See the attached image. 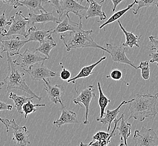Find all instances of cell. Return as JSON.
I'll list each match as a JSON object with an SVG mask.
<instances>
[{
	"label": "cell",
	"mask_w": 158,
	"mask_h": 146,
	"mask_svg": "<svg viewBox=\"0 0 158 146\" xmlns=\"http://www.w3.org/2000/svg\"><path fill=\"white\" fill-rule=\"evenodd\" d=\"M158 99V92L155 95L151 94H137L135 98L130 103L131 115L128 119L129 120L133 118L142 122L146 118L150 116L155 117L158 115L156 103Z\"/></svg>",
	"instance_id": "6da1fadb"
},
{
	"label": "cell",
	"mask_w": 158,
	"mask_h": 146,
	"mask_svg": "<svg viewBox=\"0 0 158 146\" xmlns=\"http://www.w3.org/2000/svg\"><path fill=\"white\" fill-rule=\"evenodd\" d=\"M93 30H85L83 26H81L76 32H70L69 33L60 35V39L63 42L67 51L81 48H95L101 49L106 52V48L98 45L92 37Z\"/></svg>",
	"instance_id": "7a4b0ae2"
},
{
	"label": "cell",
	"mask_w": 158,
	"mask_h": 146,
	"mask_svg": "<svg viewBox=\"0 0 158 146\" xmlns=\"http://www.w3.org/2000/svg\"><path fill=\"white\" fill-rule=\"evenodd\" d=\"M7 61L8 64V70L6 76L3 80L5 84H6L7 91L12 89H20L27 92L29 95L35 97V99H37L39 101L42 100L41 97L33 92L27 84L24 78L25 74L18 69L17 66L14 64L12 57L7 54Z\"/></svg>",
	"instance_id": "3957f363"
},
{
	"label": "cell",
	"mask_w": 158,
	"mask_h": 146,
	"mask_svg": "<svg viewBox=\"0 0 158 146\" xmlns=\"http://www.w3.org/2000/svg\"><path fill=\"white\" fill-rule=\"evenodd\" d=\"M12 22L10 27L7 32L2 35L3 37H9L11 35H22L24 38L28 37V27L29 18L23 15V11H19L15 13L10 19Z\"/></svg>",
	"instance_id": "277c9868"
},
{
	"label": "cell",
	"mask_w": 158,
	"mask_h": 146,
	"mask_svg": "<svg viewBox=\"0 0 158 146\" xmlns=\"http://www.w3.org/2000/svg\"><path fill=\"white\" fill-rule=\"evenodd\" d=\"M136 146H158V137L153 129L142 126L140 130H136L133 135Z\"/></svg>",
	"instance_id": "5b68a950"
},
{
	"label": "cell",
	"mask_w": 158,
	"mask_h": 146,
	"mask_svg": "<svg viewBox=\"0 0 158 146\" xmlns=\"http://www.w3.org/2000/svg\"><path fill=\"white\" fill-rule=\"evenodd\" d=\"M77 96L76 99H73V102L76 105H79L82 106L81 104L84 105L85 108V120L83 121V124H89V105L93 98L96 97L95 86L89 85L85 88L83 89L81 92H78L75 88Z\"/></svg>",
	"instance_id": "8992f818"
},
{
	"label": "cell",
	"mask_w": 158,
	"mask_h": 146,
	"mask_svg": "<svg viewBox=\"0 0 158 146\" xmlns=\"http://www.w3.org/2000/svg\"><path fill=\"white\" fill-rule=\"evenodd\" d=\"M87 9L88 7L83 6L76 0H60L59 19L60 22L64 16H69V14L71 13L78 16L80 20L82 19L83 16L81 13Z\"/></svg>",
	"instance_id": "52a82bcc"
},
{
	"label": "cell",
	"mask_w": 158,
	"mask_h": 146,
	"mask_svg": "<svg viewBox=\"0 0 158 146\" xmlns=\"http://www.w3.org/2000/svg\"><path fill=\"white\" fill-rule=\"evenodd\" d=\"M44 63V61L38 62L32 65L28 69H24V70L28 74L32 80L35 81H40L44 79L59 76L56 72L46 67Z\"/></svg>",
	"instance_id": "ba28073f"
},
{
	"label": "cell",
	"mask_w": 158,
	"mask_h": 146,
	"mask_svg": "<svg viewBox=\"0 0 158 146\" xmlns=\"http://www.w3.org/2000/svg\"><path fill=\"white\" fill-rule=\"evenodd\" d=\"M46 60H48V57L40 55L35 50L33 51L26 49L23 54H20L18 58L13 61L16 66L22 67L24 70L28 69L32 65L37 63Z\"/></svg>",
	"instance_id": "9c48e42d"
},
{
	"label": "cell",
	"mask_w": 158,
	"mask_h": 146,
	"mask_svg": "<svg viewBox=\"0 0 158 146\" xmlns=\"http://www.w3.org/2000/svg\"><path fill=\"white\" fill-rule=\"evenodd\" d=\"M106 50L108 54L110 55L113 61L115 63L119 64H124L128 65L133 68L138 69L137 67L133 64L126 55V48L122 45L120 46H115L109 43L106 44Z\"/></svg>",
	"instance_id": "30bf717a"
},
{
	"label": "cell",
	"mask_w": 158,
	"mask_h": 146,
	"mask_svg": "<svg viewBox=\"0 0 158 146\" xmlns=\"http://www.w3.org/2000/svg\"><path fill=\"white\" fill-rule=\"evenodd\" d=\"M9 128L13 130L12 140L18 146H25L30 144L29 139V131L25 126L20 127L16 123L15 119L10 120Z\"/></svg>",
	"instance_id": "8fae6325"
},
{
	"label": "cell",
	"mask_w": 158,
	"mask_h": 146,
	"mask_svg": "<svg viewBox=\"0 0 158 146\" xmlns=\"http://www.w3.org/2000/svg\"><path fill=\"white\" fill-rule=\"evenodd\" d=\"M43 80L44 82V89L47 92L51 101L55 104L59 103L61 105V108L64 107L65 106L62 99V94L64 91L63 87L60 84L51 86L49 79H44Z\"/></svg>",
	"instance_id": "7c38bea8"
},
{
	"label": "cell",
	"mask_w": 158,
	"mask_h": 146,
	"mask_svg": "<svg viewBox=\"0 0 158 146\" xmlns=\"http://www.w3.org/2000/svg\"><path fill=\"white\" fill-rule=\"evenodd\" d=\"M26 40H21L19 37H14L7 40L2 41V52H6L11 57L20 54L22 48L27 43Z\"/></svg>",
	"instance_id": "4fadbf2b"
},
{
	"label": "cell",
	"mask_w": 158,
	"mask_h": 146,
	"mask_svg": "<svg viewBox=\"0 0 158 146\" xmlns=\"http://www.w3.org/2000/svg\"><path fill=\"white\" fill-rule=\"evenodd\" d=\"M63 20H61L55 28L52 30V34H63L65 32H76L83 26L82 19L80 20V22H74L70 20L69 16H65Z\"/></svg>",
	"instance_id": "5bb4252c"
},
{
	"label": "cell",
	"mask_w": 158,
	"mask_h": 146,
	"mask_svg": "<svg viewBox=\"0 0 158 146\" xmlns=\"http://www.w3.org/2000/svg\"><path fill=\"white\" fill-rule=\"evenodd\" d=\"M86 1L89 3V7L84 14L85 19L99 17L100 22H102L103 20L106 19V15L102 10V5L98 3L96 0H87Z\"/></svg>",
	"instance_id": "9a60e30c"
},
{
	"label": "cell",
	"mask_w": 158,
	"mask_h": 146,
	"mask_svg": "<svg viewBox=\"0 0 158 146\" xmlns=\"http://www.w3.org/2000/svg\"><path fill=\"white\" fill-rule=\"evenodd\" d=\"M28 16L29 26H33L35 23H41L44 25L48 22H56L57 24L60 22L59 19L54 16L52 13L41 11L40 14L30 13Z\"/></svg>",
	"instance_id": "2e32d148"
},
{
	"label": "cell",
	"mask_w": 158,
	"mask_h": 146,
	"mask_svg": "<svg viewBox=\"0 0 158 146\" xmlns=\"http://www.w3.org/2000/svg\"><path fill=\"white\" fill-rule=\"evenodd\" d=\"M60 118L54 121L53 124L57 128H60L62 125L67 124H78L79 121L77 115L75 112L67 110L65 107H63Z\"/></svg>",
	"instance_id": "e0dca14e"
},
{
	"label": "cell",
	"mask_w": 158,
	"mask_h": 146,
	"mask_svg": "<svg viewBox=\"0 0 158 146\" xmlns=\"http://www.w3.org/2000/svg\"><path fill=\"white\" fill-rule=\"evenodd\" d=\"M132 100V99L131 100H128V101L124 100L115 109H114L113 110H108L105 113L104 115L102 118H100V119L96 118V120L98 122H100L103 125H108L107 132H109V131L110 130L111 123L114 120V119H115L117 118V116L118 115L119 112H120V108L123 105L130 103Z\"/></svg>",
	"instance_id": "ac0fdd59"
},
{
	"label": "cell",
	"mask_w": 158,
	"mask_h": 146,
	"mask_svg": "<svg viewBox=\"0 0 158 146\" xmlns=\"http://www.w3.org/2000/svg\"><path fill=\"white\" fill-rule=\"evenodd\" d=\"M53 29L48 30H45L43 29H38L35 26H32L28 29V39L26 40L27 42H38L41 43L45 38L51 35Z\"/></svg>",
	"instance_id": "d6986e66"
},
{
	"label": "cell",
	"mask_w": 158,
	"mask_h": 146,
	"mask_svg": "<svg viewBox=\"0 0 158 146\" xmlns=\"http://www.w3.org/2000/svg\"><path fill=\"white\" fill-rule=\"evenodd\" d=\"M119 127H117V130L119 131V134L120 137V143L119 146H128L127 140L131 134L132 125L128 123V121L124 120V114H122Z\"/></svg>",
	"instance_id": "ffe728a7"
},
{
	"label": "cell",
	"mask_w": 158,
	"mask_h": 146,
	"mask_svg": "<svg viewBox=\"0 0 158 146\" xmlns=\"http://www.w3.org/2000/svg\"><path fill=\"white\" fill-rule=\"evenodd\" d=\"M106 59V57L103 55V57H101V59L98 61L96 63L83 67L81 70H80L79 73L76 76L73 77L72 78H70L68 80L67 83H73V84H75L77 80L81 78H85L90 76L93 74V70L95 69V67L98 66V64H100L102 61L105 60Z\"/></svg>",
	"instance_id": "44dd1931"
},
{
	"label": "cell",
	"mask_w": 158,
	"mask_h": 146,
	"mask_svg": "<svg viewBox=\"0 0 158 146\" xmlns=\"http://www.w3.org/2000/svg\"><path fill=\"white\" fill-rule=\"evenodd\" d=\"M56 45L57 44L56 42L55 41L51 34L42 42L40 46L35 50V51L44 55V56L48 57V59H49L51 51L56 46Z\"/></svg>",
	"instance_id": "7402d4cb"
},
{
	"label": "cell",
	"mask_w": 158,
	"mask_h": 146,
	"mask_svg": "<svg viewBox=\"0 0 158 146\" xmlns=\"http://www.w3.org/2000/svg\"><path fill=\"white\" fill-rule=\"evenodd\" d=\"M20 2L23 6L27 7L31 13L38 14L41 11L47 13V11L43 7V3H47V0H20Z\"/></svg>",
	"instance_id": "603a6c76"
},
{
	"label": "cell",
	"mask_w": 158,
	"mask_h": 146,
	"mask_svg": "<svg viewBox=\"0 0 158 146\" xmlns=\"http://www.w3.org/2000/svg\"><path fill=\"white\" fill-rule=\"evenodd\" d=\"M118 22L121 30L123 31L124 35L126 36V42L123 43L122 44V46L126 47H129L131 48H132L134 46L139 47V39L141 37V35L140 37H139L135 35L132 32H128L123 26L122 23L119 20H118Z\"/></svg>",
	"instance_id": "cb8c5ba5"
},
{
	"label": "cell",
	"mask_w": 158,
	"mask_h": 146,
	"mask_svg": "<svg viewBox=\"0 0 158 146\" xmlns=\"http://www.w3.org/2000/svg\"><path fill=\"white\" fill-rule=\"evenodd\" d=\"M9 98L11 99L14 103V107L16 108V110L20 114H23V106L24 104L29 101L35 99V97H27L25 95H16L13 92H10L9 95Z\"/></svg>",
	"instance_id": "d4e9b609"
},
{
	"label": "cell",
	"mask_w": 158,
	"mask_h": 146,
	"mask_svg": "<svg viewBox=\"0 0 158 146\" xmlns=\"http://www.w3.org/2000/svg\"><path fill=\"white\" fill-rule=\"evenodd\" d=\"M137 0H134L133 3L129 5L127 7L126 9H124L121 10H119L118 11H117L116 13H114V14H113L111 16L110 18L109 19H108V20H106L104 24H102V25L100 26V27L98 28V29H101L102 28L104 29L105 26H108V25L110 24L111 23H113V22H115L116 21H118L119 19L123 16L126 13H127L131 9H132L133 7V6L135 4H137Z\"/></svg>",
	"instance_id": "484cf974"
},
{
	"label": "cell",
	"mask_w": 158,
	"mask_h": 146,
	"mask_svg": "<svg viewBox=\"0 0 158 146\" xmlns=\"http://www.w3.org/2000/svg\"><path fill=\"white\" fill-rule=\"evenodd\" d=\"M98 92H99V97H98V105L100 108V115L98 119L102 118L105 113V109L107 107L108 104L110 102V100L105 95L103 91L101 88L100 83L98 82Z\"/></svg>",
	"instance_id": "4316f807"
},
{
	"label": "cell",
	"mask_w": 158,
	"mask_h": 146,
	"mask_svg": "<svg viewBox=\"0 0 158 146\" xmlns=\"http://www.w3.org/2000/svg\"><path fill=\"white\" fill-rule=\"evenodd\" d=\"M45 104H33L32 100L25 103L23 106V111L24 112V118L27 119L28 115L37 111V107H44Z\"/></svg>",
	"instance_id": "83f0119b"
},
{
	"label": "cell",
	"mask_w": 158,
	"mask_h": 146,
	"mask_svg": "<svg viewBox=\"0 0 158 146\" xmlns=\"http://www.w3.org/2000/svg\"><path fill=\"white\" fill-rule=\"evenodd\" d=\"M137 7L133 10V13L136 15L139 12V10L144 7L154 6L158 7V0H137Z\"/></svg>",
	"instance_id": "f1b7e54d"
},
{
	"label": "cell",
	"mask_w": 158,
	"mask_h": 146,
	"mask_svg": "<svg viewBox=\"0 0 158 146\" xmlns=\"http://www.w3.org/2000/svg\"><path fill=\"white\" fill-rule=\"evenodd\" d=\"M138 69H140L141 70V76L144 80H148L150 78V68L148 61H141L139 64Z\"/></svg>",
	"instance_id": "f546056e"
},
{
	"label": "cell",
	"mask_w": 158,
	"mask_h": 146,
	"mask_svg": "<svg viewBox=\"0 0 158 146\" xmlns=\"http://www.w3.org/2000/svg\"><path fill=\"white\" fill-rule=\"evenodd\" d=\"M12 23L11 20L8 21L6 16L5 11H3V14L0 15V33L3 35L7 32L5 27L7 26H10Z\"/></svg>",
	"instance_id": "4dcf8cb0"
},
{
	"label": "cell",
	"mask_w": 158,
	"mask_h": 146,
	"mask_svg": "<svg viewBox=\"0 0 158 146\" xmlns=\"http://www.w3.org/2000/svg\"><path fill=\"white\" fill-rule=\"evenodd\" d=\"M123 78L122 72L119 69H114L112 70L110 74L106 76V78H111L112 79L116 81L120 80Z\"/></svg>",
	"instance_id": "1f68e13d"
},
{
	"label": "cell",
	"mask_w": 158,
	"mask_h": 146,
	"mask_svg": "<svg viewBox=\"0 0 158 146\" xmlns=\"http://www.w3.org/2000/svg\"><path fill=\"white\" fill-rule=\"evenodd\" d=\"M60 66L62 68V70L61 71L60 74V78L63 80H65L67 81L71 77V73L70 72L69 70L65 69L63 65V63H60Z\"/></svg>",
	"instance_id": "d6a6232c"
},
{
	"label": "cell",
	"mask_w": 158,
	"mask_h": 146,
	"mask_svg": "<svg viewBox=\"0 0 158 146\" xmlns=\"http://www.w3.org/2000/svg\"><path fill=\"white\" fill-rule=\"evenodd\" d=\"M2 1L3 3H5L11 6H13L14 9H17L19 7L23 6L22 4L20 3V0H0Z\"/></svg>",
	"instance_id": "836d02e7"
},
{
	"label": "cell",
	"mask_w": 158,
	"mask_h": 146,
	"mask_svg": "<svg viewBox=\"0 0 158 146\" xmlns=\"http://www.w3.org/2000/svg\"><path fill=\"white\" fill-rule=\"evenodd\" d=\"M149 40L150 42V45L149 47V50H158V39L154 36H150Z\"/></svg>",
	"instance_id": "e575fe53"
},
{
	"label": "cell",
	"mask_w": 158,
	"mask_h": 146,
	"mask_svg": "<svg viewBox=\"0 0 158 146\" xmlns=\"http://www.w3.org/2000/svg\"><path fill=\"white\" fill-rule=\"evenodd\" d=\"M60 0H47V3L50 4L51 6L54 7L57 14L60 10Z\"/></svg>",
	"instance_id": "d590c367"
},
{
	"label": "cell",
	"mask_w": 158,
	"mask_h": 146,
	"mask_svg": "<svg viewBox=\"0 0 158 146\" xmlns=\"http://www.w3.org/2000/svg\"><path fill=\"white\" fill-rule=\"evenodd\" d=\"M13 105L7 103L6 102L0 101V111L8 110L11 111L13 110Z\"/></svg>",
	"instance_id": "8d00e7d4"
},
{
	"label": "cell",
	"mask_w": 158,
	"mask_h": 146,
	"mask_svg": "<svg viewBox=\"0 0 158 146\" xmlns=\"http://www.w3.org/2000/svg\"><path fill=\"white\" fill-rule=\"evenodd\" d=\"M105 1H106V0H101V1H100L99 3H100V4H102V3H104ZM111 1H112L113 3V5H114V6H113V9H112V11H113V12H114V11H115V9H116L117 7L118 6V5L120 4L122 1H125V0H111Z\"/></svg>",
	"instance_id": "74e56055"
},
{
	"label": "cell",
	"mask_w": 158,
	"mask_h": 146,
	"mask_svg": "<svg viewBox=\"0 0 158 146\" xmlns=\"http://www.w3.org/2000/svg\"><path fill=\"white\" fill-rule=\"evenodd\" d=\"M0 121L5 126L7 133L9 132V124L10 120L6 118H2L0 117Z\"/></svg>",
	"instance_id": "f35d334b"
},
{
	"label": "cell",
	"mask_w": 158,
	"mask_h": 146,
	"mask_svg": "<svg viewBox=\"0 0 158 146\" xmlns=\"http://www.w3.org/2000/svg\"><path fill=\"white\" fill-rule=\"evenodd\" d=\"M149 56L152 58L151 60H150V63H156L157 65L158 66V50H157L156 52L152 53Z\"/></svg>",
	"instance_id": "ab89813d"
},
{
	"label": "cell",
	"mask_w": 158,
	"mask_h": 146,
	"mask_svg": "<svg viewBox=\"0 0 158 146\" xmlns=\"http://www.w3.org/2000/svg\"><path fill=\"white\" fill-rule=\"evenodd\" d=\"M2 37H3V36L0 33V58H1V59H2L3 57V56H2L1 54V51L2 50V41H3Z\"/></svg>",
	"instance_id": "60d3db41"
},
{
	"label": "cell",
	"mask_w": 158,
	"mask_h": 146,
	"mask_svg": "<svg viewBox=\"0 0 158 146\" xmlns=\"http://www.w3.org/2000/svg\"><path fill=\"white\" fill-rule=\"evenodd\" d=\"M76 1L77 2H78V3H81H81H82L84 1H87V0H76ZM96 1L100 2V1L101 0H96Z\"/></svg>",
	"instance_id": "b9f144b4"
},
{
	"label": "cell",
	"mask_w": 158,
	"mask_h": 146,
	"mask_svg": "<svg viewBox=\"0 0 158 146\" xmlns=\"http://www.w3.org/2000/svg\"><path fill=\"white\" fill-rule=\"evenodd\" d=\"M4 84H5L4 82H1L0 81V90L2 89V87L4 86Z\"/></svg>",
	"instance_id": "7bdbcfd3"
}]
</instances>
